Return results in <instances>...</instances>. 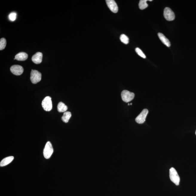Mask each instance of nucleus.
Listing matches in <instances>:
<instances>
[{"label":"nucleus","instance_id":"9d476101","mask_svg":"<svg viewBox=\"0 0 196 196\" xmlns=\"http://www.w3.org/2000/svg\"><path fill=\"white\" fill-rule=\"evenodd\" d=\"M43 59V54L41 52H38L33 55L32 57L33 62L36 64L41 63Z\"/></svg>","mask_w":196,"mask_h":196},{"label":"nucleus","instance_id":"39448f33","mask_svg":"<svg viewBox=\"0 0 196 196\" xmlns=\"http://www.w3.org/2000/svg\"><path fill=\"white\" fill-rule=\"evenodd\" d=\"M42 106L45 111H51L52 108L51 98L49 96L45 97L42 101Z\"/></svg>","mask_w":196,"mask_h":196},{"label":"nucleus","instance_id":"7ed1b4c3","mask_svg":"<svg viewBox=\"0 0 196 196\" xmlns=\"http://www.w3.org/2000/svg\"><path fill=\"white\" fill-rule=\"evenodd\" d=\"M121 96L122 99L124 102H129L134 99L135 95L133 93L127 90H124L122 92Z\"/></svg>","mask_w":196,"mask_h":196},{"label":"nucleus","instance_id":"9b49d317","mask_svg":"<svg viewBox=\"0 0 196 196\" xmlns=\"http://www.w3.org/2000/svg\"><path fill=\"white\" fill-rule=\"evenodd\" d=\"M28 55L27 54L24 52H21L16 55L14 60L18 61H25L27 59Z\"/></svg>","mask_w":196,"mask_h":196},{"label":"nucleus","instance_id":"6ab92c4d","mask_svg":"<svg viewBox=\"0 0 196 196\" xmlns=\"http://www.w3.org/2000/svg\"><path fill=\"white\" fill-rule=\"evenodd\" d=\"M16 13L13 12L10 13L8 16V18L10 21L12 22L14 21L16 19Z\"/></svg>","mask_w":196,"mask_h":196},{"label":"nucleus","instance_id":"f257e3e1","mask_svg":"<svg viewBox=\"0 0 196 196\" xmlns=\"http://www.w3.org/2000/svg\"><path fill=\"white\" fill-rule=\"evenodd\" d=\"M169 176L170 180L175 185L178 186L180 184V177L178 174V173L174 168H172L169 170Z\"/></svg>","mask_w":196,"mask_h":196},{"label":"nucleus","instance_id":"1a4fd4ad","mask_svg":"<svg viewBox=\"0 0 196 196\" xmlns=\"http://www.w3.org/2000/svg\"><path fill=\"white\" fill-rule=\"evenodd\" d=\"M10 71L14 75L19 76L22 75L23 72V67L19 65H13L11 67Z\"/></svg>","mask_w":196,"mask_h":196},{"label":"nucleus","instance_id":"ddd939ff","mask_svg":"<svg viewBox=\"0 0 196 196\" xmlns=\"http://www.w3.org/2000/svg\"><path fill=\"white\" fill-rule=\"evenodd\" d=\"M14 159V157L13 156H9L3 159L0 163V166L3 167L11 163Z\"/></svg>","mask_w":196,"mask_h":196},{"label":"nucleus","instance_id":"dca6fc26","mask_svg":"<svg viewBox=\"0 0 196 196\" xmlns=\"http://www.w3.org/2000/svg\"><path fill=\"white\" fill-rule=\"evenodd\" d=\"M147 0H141L140 1L139 7L140 9L143 10L146 8L148 6L147 3Z\"/></svg>","mask_w":196,"mask_h":196},{"label":"nucleus","instance_id":"f03ea898","mask_svg":"<svg viewBox=\"0 0 196 196\" xmlns=\"http://www.w3.org/2000/svg\"><path fill=\"white\" fill-rule=\"evenodd\" d=\"M53 152V149L50 142H48L45 145L43 150L44 157L47 159L50 158Z\"/></svg>","mask_w":196,"mask_h":196},{"label":"nucleus","instance_id":"4be33fe9","mask_svg":"<svg viewBox=\"0 0 196 196\" xmlns=\"http://www.w3.org/2000/svg\"><path fill=\"white\" fill-rule=\"evenodd\" d=\"M128 105H130V104H128Z\"/></svg>","mask_w":196,"mask_h":196},{"label":"nucleus","instance_id":"6e6552de","mask_svg":"<svg viewBox=\"0 0 196 196\" xmlns=\"http://www.w3.org/2000/svg\"><path fill=\"white\" fill-rule=\"evenodd\" d=\"M106 4L108 7L112 12L116 13L118 11V7L115 1L114 0H106Z\"/></svg>","mask_w":196,"mask_h":196},{"label":"nucleus","instance_id":"412c9836","mask_svg":"<svg viewBox=\"0 0 196 196\" xmlns=\"http://www.w3.org/2000/svg\"><path fill=\"white\" fill-rule=\"evenodd\" d=\"M130 105H132V103H131L130 104Z\"/></svg>","mask_w":196,"mask_h":196},{"label":"nucleus","instance_id":"f8f14e48","mask_svg":"<svg viewBox=\"0 0 196 196\" xmlns=\"http://www.w3.org/2000/svg\"><path fill=\"white\" fill-rule=\"evenodd\" d=\"M158 36L163 43L167 47H170L171 45L170 42L168 39H167L163 34L161 33H158Z\"/></svg>","mask_w":196,"mask_h":196},{"label":"nucleus","instance_id":"aec40b11","mask_svg":"<svg viewBox=\"0 0 196 196\" xmlns=\"http://www.w3.org/2000/svg\"><path fill=\"white\" fill-rule=\"evenodd\" d=\"M136 51L138 55L140 56L143 57V58L144 59L146 58V56H145V54L143 53V52L142 51V50H141V49L139 48H136Z\"/></svg>","mask_w":196,"mask_h":196},{"label":"nucleus","instance_id":"4468645a","mask_svg":"<svg viewBox=\"0 0 196 196\" xmlns=\"http://www.w3.org/2000/svg\"><path fill=\"white\" fill-rule=\"evenodd\" d=\"M67 106L62 102H60L57 105V110L59 112H65L67 111Z\"/></svg>","mask_w":196,"mask_h":196},{"label":"nucleus","instance_id":"f3484780","mask_svg":"<svg viewBox=\"0 0 196 196\" xmlns=\"http://www.w3.org/2000/svg\"><path fill=\"white\" fill-rule=\"evenodd\" d=\"M120 39L122 42L125 45H127L129 42V39L124 34H122L120 37Z\"/></svg>","mask_w":196,"mask_h":196},{"label":"nucleus","instance_id":"423d86ee","mask_svg":"<svg viewBox=\"0 0 196 196\" xmlns=\"http://www.w3.org/2000/svg\"><path fill=\"white\" fill-rule=\"evenodd\" d=\"M163 16L165 19L169 21H173L175 19L174 13L168 7H166L164 10Z\"/></svg>","mask_w":196,"mask_h":196},{"label":"nucleus","instance_id":"0eeeda50","mask_svg":"<svg viewBox=\"0 0 196 196\" xmlns=\"http://www.w3.org/2000/svg\"><path fill=\"white\" fill-rule=\"evenodd\" d=\"M148 111L147 109H144L136 119V121L138 124H142L144 123L146 120Z\"/></svg>","mask_w":196,"mask_h":196},{"label":"nucleus","instance_id":"20e7f679","mask_svg":"<svg viewBox=\"0 0 196 196\" xmlns=\"http://www.w3.org/2000/svg\"><path fill=\"white\" fill-rule=\"evenodd\" d=\"M42 74L38 71L32 70L31 73L30 79L33 84H36L41 80Z\"/></svg>","mask_w":196,"mask_h":196},{"label":"nucleus","instance_id":"5701e85b","mask_svg":"<svg viewBox=\"0 0 196 196\" xmlns=\"http://www.w3.org/2000/svg\"><path fill=\"white\" fill-rule=\"evenodd\" d=\"M195 134H196V132H195Z\"/></svg>","mask_w":196,"mask_h":196},{"label":"nucleus","instance_id":"a211bd4d","mask_svg":"<svg viewBox=\"0 0 196 196\" xmlns=\"http://www.w3.org/2000/svg\"><path fill=\"white\" fill-rule=\"evenodd\" d=\"M6 45V41L5 39L1 38L0 40V50H2L5 48Z\"/></svg>","mask_w":196,"mask_h":196},{"label":"nucleus","instance_id":"2eb2a0df","mask_svg":"<svg viewBox=\"0 0 196 196\" xmlns=\"http://www.w3.org/2000/svg\"><path fill=\"white\" fill-rule=\"evenodd\" d=\"M72 115L70 111H65L64 112L62 118V121L65 123L68 122Z\"/></svg>","mask_w":196,"mask_h":196}]
</instances>
